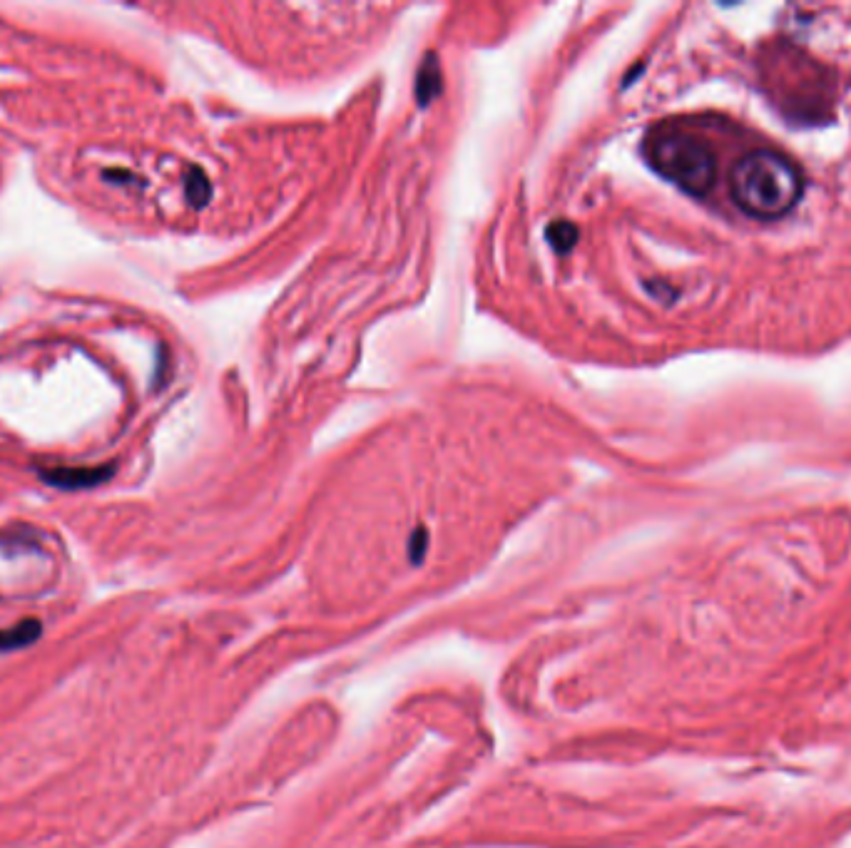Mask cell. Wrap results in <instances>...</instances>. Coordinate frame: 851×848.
Returning a JSON list of instances; mask_svg holds the SVG:
<instances>
[{"label": "cell", "mask_w": 851, "mask_h": 848, "mask_svg": "<svg viewBox=\"0 0 851 848\" xmlns=\"http://www.w3.org/2000/svg\"><path fill=\"white\" fill-rule=\"evenodd\" d=\"M732 199L754 219H779L794 209L804 192L797 162L769 147L745 152L730 172Z\"/></svg>", "instance_id": "1"}, {"label": "cell", "mask_w": 851, "mask_h": 848, "mask_svg": "<svg viewBox=\"0 0 851 848\" xmlns=\"http://www.w3.org/2000/svg\"><path fill=\"white\" fill-rule=\"evenodd\" d=\"M647 162L672 185L705 197L717 180V155L710 142L680 122L655 127L645 140Z\"/></svg>", "instance_id": "2"}, {"label": "cell", "mask_w": 851, "mask_h": 848, "mask_svg": "<svg viewBox=\"0 0 851 848\" xmlns=\"http://www.w3.org/2000/svg\"><path fill=\"white\" fill-rule=\"evenodd\" d=\"M792 68L794 78L787 73L779 55L774 53L772 80L769 83H774V95L792 102L794 110L799 112L812 102V97H819V88H824V80L817 78V65L809 63L807 58H797V53H792Z\"/></svg>", "instance_id": "3"}, {"label": "cell", "mask_w": 851, "mask_h": 848, "mask_svg": "<svg viewBox=\"0 0 851 848\" xmlns=\"http://www.w3.org/2000/svg\"><path fill=\"white\" fill-rule=\"evenodd\" d=\"M112 468H50L43 471V478L48 483L60 485V488H90V485H98L103 480L110 478Z\"/></svg>", "instance_id": "4"}, {"label": "cell", "mask_w": 851, "mask_h": 848, "mask_svg": "<svg viewBox=\"0 0 851 848\" xmlns=\"http://www.w3.org/2000/svg\"><path fill=\"white\" fill-rule=\"evenodd\" d=\"M38 635H40V625H38V622H33V620L20 622V625L10 627L8 632H3V635H0V652L15 650V647H23V645H30V642H33Z\"/></svg>", "instance_id": "5"}, {"label": "cell", "mask_w": 851, "mask_h": 848, "mask_svg": "<svg viewBox=\"0 0 851 848\" xmlns=\"http://www.w3.org/2000/svg\"><path fill=\"white\" fill-rule=\"evenodd\" d=\"M575 237H578V232H575L573 224L568 222H558L548 229L550 244H553L558 252H568V249L575 244Z\"/></svg>", "instance_id": "6"}, {"label": "cell", "mask_w": 851, "mask_h": 848, "mask_svg": "<svg viewBox=\"0 0 851 848\" xmlns=\"http://www.w3.org/2000/svg\"><path fill=\"white\" fill-rule=\"evenodd\" d=\"M207 194H210V187H207V182H205V177L200 175V172H197L195 175V180L190 182V199L195 204H202L207 199Z\"/></svg>", "instance_id": "7"}, {"label": "cell", "mask_w": 851, "mask_h": 848, "mask_svg": "<svg viewBox=\"0 0 851 848\" xmlns=\"http://www.w3.org/2000/svg\"><path fill=\"white\" fill-rule=\"evenodd\" d=\"M426 545H428V535L424 533V530H419V533L414 535V543H411V548H414V563H419L421 560V555H424V550H426Z\"/></svg>", "instance_id": "8"}]
</instances>
